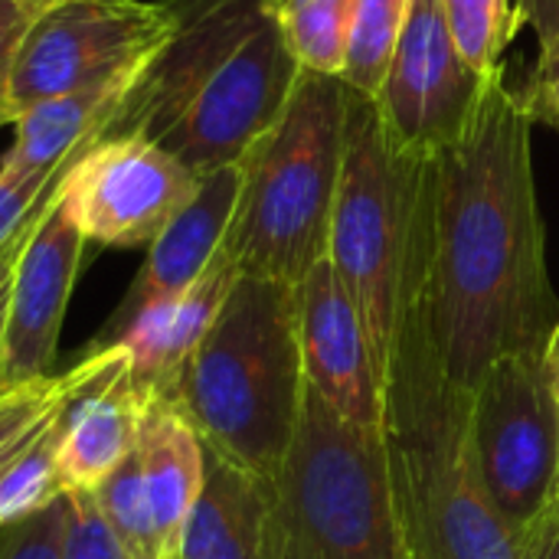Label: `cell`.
Returning a JSON list of instances; mask_svg holds the SVG:
<instances>
[{
    "label": "cell",
    "instance_id": "6da1fadb",
    "mask_svg": "<svg viewBox=\"0 0 559 559\" xmlns=\"http://www.w3.org/2000/svg\"><path fill=\"white\" fill-rule=\"evenodd\" d=\"M531 134L534 118L498 69L465 134L436 154L423 311L445 373L465 390L495 360L544 350L559 321Z\"/></svg>",
    "mask_w": 559,
    "mask_h": 559
},
{
    "label": "cell",
    "instance_id": "7a4b0ae2",
    "mask_svg": "<svg viewBox=\"0 0 559 559\" xmlns=\"http://www.w3.org/2000/svg\"><path fill=\"white\" fill-rule=\"evenodd\" d=\"M390 488L413 559H527L498 514L472 439V390L455 383L416 301L393 337L380 426Z\"/></svg>",
    "mask_w": 559,
    "mask_h": 559
},
{
    "label": "cell",
    "instance_id": "3957f363",
    "mask_svg": "<svg viewBox=\"0 0 559 559\" xmlns=\"http://www.w3.org/2000/svg\"><path fill=\"white\" fill-rule=\"evenodd\" d=\"M305 390L298 285L239 275L167 400L210 452L275 481Z\"/></svg>",
    "mask_w": 559,
    "mask_h": 559
},
{
    "label": "cell",
    "instance_id": "277c9868",
    "mask_svg": "<svg viewBox=\"0 0 559 559\" xmlns=\"http://www.w3.org/2000/svg\"><path fill=\"white\" fill-rule=\"evenodd\" d=\"M432 219L436 157L403 147L373 98L354 92L328 259L360 311L380 390L396 328L426 295Z\"/></svg>",
    "mask_w": 559,
    "mask_h": 559
},
{
    "label": "cell",
    "instance_id": "5b68a950",
    "mask_svg": "<svg viewBox=\"0 0 559 559\" xmlns=\"http://www.w3.org/2000/svg\"><path fill=\"white\" fill-rule=\"evenodd\" d=\"M354 92L301 69L275 124L239 160V200L223 252L239 275L301 285L328 259Z\"/></svg>",
    "mask_w": 559,
    "mask_h": 559
},
{
    "label": "cell",
    "instance_id": "8992f818",
    "mask_svg": "<svg viewBox=\"0 0 559 559\" xmlns=\"http://www.w3.org/2000/svg\"><path fill=\"white\" fill-rule=\"evenodd\" d=\"M275 559H413L380 432L344 423L311 386L275 478Z\"/></svg>",
    "mask_w": 559,
    "mask_h": 559
},
{
    "label": "cell",
    "instance_id": "52a82bcc",
    "mask_svg": "<svg viewBox=\"0 0 559 559\" xmlns=\"http://www.w3.org/2000/svg\"><path fill=\"white\" fill-rule=\"evenodd\" d=\"M472 439L498 514L527 540L557 508L559 409L544 350L511 354L485 370L472 390Z\"/></svg>",
    "mask_w": 559,
    "mask_h": 559
},
{
    "label": "cell",
    "instance_id": "ba28073f",
    "mask_svg": "<svg viewBox=\"0 0 559 559\" xmlns=\"http://www.w3.org/2000/svg\"><path fill=\"white\" fill-rule=\"evenodd\" d=\"M167 33L164 0H56L26 29L3 98L16 118L36 102L134 79Z\"/></svg>",
    "mask_w": 559,
    "mask_h": 559
},
{
    "label": "cell",
    "instance_id": "9c48e42d",
    "mask_svg": "<svg viewBox=\"0 0 559 559\" xmlns=\"http://www.w3.org/2000/svg\"><path fill=\"white\" fill-rule=\"evenodd\" d=\"M298 75L301 66L272 16L193 92L157 144L197 177L239 164L275 124Z\"/></svg>",
    "mask_w": 559,
    "mask_h": 559
},
{
    "label": "cell",
    "instance_id": "30bf717a",
    "mask_svg": "<svg viewBox=\"0 0 559 559\" xmlns=\"http://www.w3.org/2000/svg\"><path fill=\"white\" fill-rule=\"evenodd\" d=\"M200 177L147 138H111L79 151L59 197L85 242L151 246L193 200Z\"/></svg>",
    "mask_w": 559,
    "mask_h": 559
},
{
    "label": "cell",
    "instance_id": "8fae6325",
    "mask_svg": "<svg viewBox=\"0 0 559 559\" xmlns=\"http://www.w3.org/2000/svg\"><path fill=\"white\" fill-rule=\"evenodd\" d=\"M170 33L111 111L98 141H157L193 92L265 23L278 0H164Z\"/></svg>",
    "mask_w": 559,
    "mask_h": 559
},
{
    "label": "cell",
    "instance_id": "7c38bea8",
    "mask_svg": "<svg viewBox=\"0 0 559 559\" xmlns=\"http://www.w3.org/2000/svg\"><path fill=\"white\" fill-rule=\"evenodd\" d=\"M485 82L455 46L439 0H413L373 105L403 147L436 157L465 134Z\"/></svg>",
    "mask_w": 559,
    "mask_h": 559
},
{
    "label": "cell",
    "instance_id": "4fadbf2b",
    "mask_svg": "<svg viewBox=\"0 0 559 559\" xmlns=\"http://www.w3.org/2000/svg\"><path fill=\"white\" fill-rule=\"evenodd\" d=\"M85 236L69 216L59 190L39 216L13 272L7 337H3V383L7 390L52 377L62 318L79 275Z\"/></svg>",
    "mask_w": 559,
    "mask_h": 559
},
{
    "label": "cell",
    "instance_id": "5bb4252c",
    "mask_svg": "<svg viewBox=\"0 0 559 559\" xmlns=\"http://www.w3.org/2000/svg\"><path fill=\"white\" fill-rule=\"evenodd\" d=\"M298 337L305 383L350 426L380 432L383 390L357 305L331 259H321L298 285Z\"/></svg>",
    "mask_w": 559,
    "mask_h": 559
},
{
    "label": "cell",
    "instance_id": "9a60e30c",
    "mask_svg": "<svg viewBox=\"0 0 559 559\" xmlns=\"http://www.w3.org/2000/svg\"><path fill=\"white\" fill-rule=\"evenodd\" d=\"M239 200V164L200 177L193 200L147 246V259L88 350L111 347L134 318L180 298L219 252Z\"/></svg>",
    "mask_w": 559,
    "mask_h": 559
},
{
    "label": "cell",
    "instance_id": "2e32d148",
    "mask_svg": "<svg viewBox=\"0 0 559 559\" xmlns=\"http://www.w3.org/2000/svg\"><path fill=\"white\" fill-rule=\"evenodd\" d=\"M144 400L124 347H108L105 367L75 393L59 423L56 468L66 495L95 491L134 452Z\"/></svg>",
    "mask_w": 559,
    "mask_h": 559
},
{
    "label": "cell",
    "instance_id": "e0dca14e",
    "mask_svg": "<svg viewBox=\"0 0 559 559\" xmlns=\"http://www.w3.org/2000/svg\"><path fill=\"white\" fill-rule=\"evenodd\" d=\"M180 559H275V481L203 445V488L183 527Z\"/></svg>",
    "mask_w": 559,
    "mask_h": 559
},
{
    "label": "cell",
    "instance_id": "ac0fdd59",
    "mask_svg": "<svg viewBox=\"0 0 559 559\" xmlns=\"http://www.w3.org/2000/svg\"><path fill=\"white\" fill-rule=\"evenodd\" d=\"M236 278H239V269L219 246L206 272L180 298L144 311L111 344V347H124L131 360V377L141 393L167 396L174 390L183 364L213 328Z\"/></svg>",
    "mask_w": 559,
    "mask_h": 559
},
{
    "label": "cell",
    "instance_id": "d6986e66",
    "mask_svg": "<svg viewBox=\"0 0 559 559\" xmlns=\"http://www.w3.org/2000/svg\"><path fill=\"white\" fill-rule=\"evenodd\" d=\"M138 455L160 559H180L183 527L203 488V442L167 396L147 393L138 429Z\"/></svg>",
    "mask_w": 559,
    "mask_h": 559
},
{
    "label": "cell",
    "instance_id": "ffe728a7",
    "mask_svg": "<svg viewBox=\"0 0 559 559\" xmlns=\"http://www.w3.org/2000/svg\"><path fill=\"white\" fill-rule=\"evenodd\" d=\"M134 79L66 92L23 108L13 118V144L0 164L20 170H59L75 151L92 147Z\"/></svg>",
    "mask_w": 559,
    "mask_h": 559
},
{
    "label": "cell",
    "instance_id": "44dd1931",
    "mask_svg": "<svg viewBox=\"0 0 559 559\" xmlns=\"http://www.w3.org/2000/svg\"><path fill=\"white\" fill-rule=\"evenodd\" d=\"M105 360H108V347L88 350L72 370L13 386L0 396V475L69 409L75 393L88 380H95Z\"/></svg>",
    "mask_w": 559,
    "mask_h": 559
},
{
    "label": "cell",
    "instance_id": "7402d4cb",
    "mask_svg": "<svg viewBox=\"0 0 559 559\" xmlns=\"http://www.w3.org/2000/svg\"><path fill=\"white\" fill-rule=\"evenodd\" d=\"M409 10L413 0H354L341 69V79L350 85V92L377 98L400 46L403 26L409 20Z\"/></svg>",
    "mask_w": 559,
    "mask_h": 559
},
{
    "label": "cell",
    "instance_id": "603a6c76",
    "mask_svg": "<svg viewBox=\"0 0 559 559\" xmlns=\"http://www.w3.org/2000/svg\"><path fill=\"white\" fill-rule=\"evenodd\" d=\"M354 0H278L275 16L301 69L341 75Z\"/></svg>",
    "mask_w": 559,
    "mask_h": 559
},
{
    "label": "cell",
    "instance_id": "cb8c5ba5",
    "mask_svg": "<svg viewBox=\"0 0 559 559\" xmlns=\"http://www.w3.org/2000/svg\"><path fill=\"white\" fill-rule=\"evenodd\" d=\"M95 501L128 559H160L157 527H154V514H151V498H147L138 445L95 488Z\"/></svg>",
    "mask_w": 559,
    "mask_h": 559
},
{
    "label": "cell",
    "instance_id": "d4e9b609",
    "mask_svg": "<svg viewBox=\"0 0 559 559\" xmlns=\"http://www.w3.org/2000/svg\"><path fill=\"white\" fill-rule=\"evenodd\" d=\"M439 7L455 46L481 75L504 69V49L518 33L511 0H439Z\"/></svg>",
    "mask_w": 559,
    "mask_h": 559
},
{
    "label": "cell",
    "instance_id": "484cf974",
    "mask_svg": "<svg viewBox=\"0 0 559 559\" xmlns=\"http://www.w3.org/2000/svg\"><path fill=\"white\" fill-rule=\"evenodd\" d=\"M59 423L62 416L0 475V527L49 508L66 495L56 468Z\"/></svg>",
    "mask_w": 559,
    "mask_h": 559
},
{
    "label": "cell",
    "instance_id": "4316f807",
    "mask_svg": "<svg viewBox=\"0 0 559 559\" xmlns=\"http://www.w3.org/2000/svg\"><path fill=\"white\" fill-rule=\"evenodd\" d=\"M62 559H128L111 527L102 518L95 491L66 495V531H62Z\"/></svg>",
    "mask_w": 559,
    "mask_h": 559
},
{
    "label": "cell",
    "instance_id": "83f0119b",
    "mask_svg": "<svg viewBox=\"0 0 559 559\" xmlns=\"http://www.w3.org/2000/svg\"><path fill=\"white\" fill-rule=\"evenodd\" d=\"M66 495L49 508L0 527V559H62Z\"/></svg>",
    "mask_w": 559,
    "mask_h": 559
},
{
    "label": "cell",
    "instance_id": "f1b7e54d",
    "mask_svg": "<svg viewBox=\"0 0 559 559\" xmlns=\"http://www.w3.org/2000/svg\"><path fill=\"white\" fill-rule=\"evenodd\" d=\"M79 154V151H75ZM72 154V157H75ZM72 157L59 170H20L0 164V242L39 206V200L62 180Z\"/></svg>",
    "mask_w": 559,
    "mask_h": 559
},
{
    "label": "cell",
    "instance_id": "f546056e",
    "mask_svg": "<svg viewBox=\"0 0 559 559\" xmlns=\"http://www.w3.org/2000/svg\"><path fill=\"white\" fill-rule=\"evenodd\" d=\"M66 177V174H62ZM62 183V180H59ZM59 183L39 200V206L0 242V396L7 393V383H3V337H7V311H10V292H13V272H16V262H20V255H23V249H26V242H29V236H33V229H36V223H39V216L46 213V206H49V200H52V193L59 190Z\"/></svg>",
    "mask_w": 559,
    "mask_h": 559
},
{
    "label": "cell",
    "instance_id": "4dcf8cb0",
    "mask_svg": "<svg viewBox=\"0 0 559 559\" xmlns=\"http://www.w3.org/2000/svg\"><path fill=\"white\" fill-rule=\"evenodd\" d=\"M521 102L534 121H547L559 128V36L540 49L537 69L531 72V82L521 92Z\"/></svg>",
    "mask_w": 559,
    "mask_h": 559
},
{
    "label": "cell",
    "instance_id": "1f68e13d",
    "mask_svg": "<svg viewBox=\"0 0 559 559\" xmlns=\"http://www.w3.org/2000/svg\"><path fill=\"white\" fill-rule=\"evenodd\" d=\"M36 16H39V10L26 7L20 0H0V95L7 88V75L13 69L20 43H23V36Z\"/></svg>",
    "mask_w": 559,
    "mask_h": 559
},
{
    "label": "cell",
    "instance_id": "d6a6232c",
    "mask_svg": "<svg viewBox=\"0 0 559 559\" xmlns=\"http://www.w3.org/2000/svg\"><path fill=\"white\" fill-rule=\"evenodd\" d=\"M518 26H531L540 49L559 36V0H518L514 3Z\"/></svg>",
    "mask_w": 559,
    "mask_h": 559
},
{
    "label": "cell",
    "instance_id": "836d02e7",
    "mask_svg": "<svg viewBox=\"0 0 559 559\" xmlns=\"http://www.w3.org/2000/svg\"><path fill=\"white\" fill-rule=\"evenodd\" d=\"M527 557L531 559H559V504L554 514L527 534Z\"/></svg>",
    "mask_w": 559,
    "mask_h": 559
},
{
    "label": "cell",
    "instance_id": "e575fe53",
    "mask_svg": "<svg viewBox=\"0 0 559 559\" xmlns=\"http://www.w3.org/2000/svg\"><path fill=\"white\" fill-rule=\"evenodd\" d=\"M544 373H547V383H550V393H554L559 409V321L554 324L547 347H544Z\"/></svg>",
    "mask_w": 559,
    "mask_h": 559
},
{
    "label": "cell",
    "instance_id": "d590c367",
    "mask_svg": "<svg viewBox=\"0 0 559 559\" xmlns=\"http://www.w3.org/2000/svg\"><path fill=\"white\" fill-rule=\"evenodd\" d=\"M7 124H13V108H10L7 98L0 95V128H7Z\"/></svg>",
    "mask_w": 559,
    "mask_h": 559
},
{
    "label": "cell",
    "instance_id": "8d00e7d4",
    "mask_svg": "<svg viewBox=\"0 0 559 559\" xmlns=\"http://www.w3.org/2000/svg\"><path fill=\"white\" fill-rule=\"evenodd\" d=\"M20 3H26V7H33V10H39V13H43V10H46V7H52L56 0H20Z\"/></svg>",
    "mask_w": 559,
    "mask_h": 559
},
{
    "label": "cell",
    "instance_id": "74e56055",
    "mask_svg": "<svg viewBox=\"0 0 559 559\" xmlns=\"http://www.w3.org/2000/svg\"><path fill=\"white\" fill-rule=\"evenodd\" d=\"M557 504H559V475H557Z\"/></svg>",
    "mask_w": 559,
    "mask_h": 559
}]
</instances>
